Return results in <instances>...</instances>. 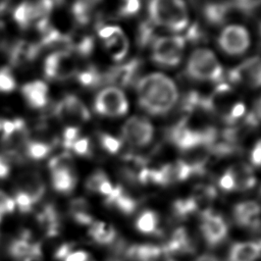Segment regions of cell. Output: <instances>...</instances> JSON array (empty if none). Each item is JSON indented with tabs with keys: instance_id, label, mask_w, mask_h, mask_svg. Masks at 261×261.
Instances as JSON below:
<instances>
[{
	"instance_id": "ffe728a7",
	"label": "cell",
	"mask_w": 261,
	"mask_h": 261,
	"mask_svg": "<svg viewBox=\"0 0 261 261\" xmlns=\"http://www.w3.org/2000/svg\"><path fill=\"white\" fill-rule=\"evenodd\" d=\"M37 221L47 237L57 236L60 229V221L56 209L52 205L44 206L37 214Z\"/></svg>"
},
{
	"instance_id": "83f0119b",
	"label": "cell",
	"mask_w": 261,
	"mask_h": 261,
	"mask_svg": "<svg viewBox=\"0 0 261 261\" xmlns=\"http://www.w3.org/2000/svg\"><path fill=\"white\" fill-rule=\"evenodd\" d=\"M102 0H76L72 6V13L79 23H87L92 10L101 3Z\"/></svg>"
},
{
	"instance_id": "ee69618b",
	"label": "cell",
	"mask_w": 261,
	"mask_h": 261,
	"mask_svg": "<svg viewBox=\"0 0 261 261\" xmlns=\"http://www.w3.org/2000/svg\"><path fill=\"white\" fill-rule=\"evenodd\" d=\"M219 187L226 192H230L236 190V181L233 178L232 173L230 172L229 169H227L223 175L219 179Z\"/></svg>"
},
{
	"instance_id": "8d00e7d4",
	"label": "cell",
	"mask_w": 261,
	"mask_h": 261,
	"mask_svg": "<svg viewBox=\"0 0 261 261\" xmlns=\"http://www.w3.org/2000/svg\"><path fill=\"white\" fill-rule=\"evenodd\" d=\"M100 143H101V146L111 154L117 153L121 146V142L119 140L107 134L100 135Z\"/></svg>"
},
{
	"instance_id": "d6986e66",
	"label": "cell",
	"mask_w": 261,
	"mask_h": 261,
	"mask_svg": "<svg viewBox=\"0 0 261 261\" xmlns=\"http://www.w3.org/2000/svg\"><path fill=\"white\" fill-rule=\"evenodd\" d=\"M259 254V242H240L231 246L227 261H256Z\"/></svg>"
},
{
	"instance_id": "11a10c76",
	"label": "cell",
	"mask_w": 261,
	"mask_h": 261,
	"mask_svg": "<svg viewBox=\"0 0 261 261\" xmlns=\"http://www.w3.org/2000/svg\"><path fill=\"white\" fill-rule=\"evenodd\" d=\"M166 261H175V260H172V259H171V260H166Z\"/></svg>"
},
{
	"instance_id": "8fae6325",
	"label": "cell",
	"mask_w": 261,
	"mask_h": 261,
	"mask_svg": "<svg viewBox=\"0 0 261 261\" xmlns=\"http://www.w3.org/2000/svg\"><path fill=\"white\" fill-rule=\"evenodd\" d=\"M55 114L65 122H81L90 119L88 108L73 95H67L55 106Z\"/></svg>"
},
{
	"instance_id": "f6af8a7d",
	"label": "cell",
	"mask_w": 261,
	"mask_h": 261,
	"mask_svg": "<svg viewBox=\"0 0 261 261\" xmlns=\"http://www.w3.org/2000/svg\"><path fill=\"white\" fill-rule=\"evenodd\" d=\"M71 148L76 154L81 156H87L90 154V142L86 138L76 140Z\"/></svg>"
},
{
	"instance_id": "db71d44e",
	"label": "cell",
	"mask_w": 261,
	"mask_h": 261,
	"mask_svg": "<svg viewBox=\"0 0 261 261\" xmlns=\"http://www.w3.org/2000/svg\"><path fill=\"white\" fill-rule=\"evenodd\" d=\"M2 121H3V120H1V119H0V129L2 128Z\"/></svg>"
},
{
	"instance_id": "f546056e",
	"label": "cell",
	"mask_w": 261,
	"mask_h": 261,
	"mask_svg": "<svg viewBox=\"0 0 261 261\" xmlns=\"http://www.w3.org/2000/svg\"><path fill=\"white\" fill-rule=\"evenodd\" d=\"M13 18L21 29L29 28L32 24V22L35 21L33 2H21L13 12Z\"/></svg>"
},
{
	"instance_id": "c3c4849f",
	"label": "cell",
	"mask_w": 261,
	"mask_h": 261,
	"mask_svg": "<svg viewBox=\"0 0 261 261\" xmlns=\"http://www.w3.org/2000/svg\"><path fill=\"white\" fill-rule=\"evenodd\" d=\"M63 261H89V254L85 251L71 252Z\"/></svg>"
},
{
	"instance_id": "9c48e42d",
	"label": "cell",
	"mask_w": 261,
	"mask_h": 261,
	"mask_svg": "<svg viewBox=\"0 0 261 261\" xmlns=\"http://www.w3.org/2000/svg\"><path fill=\"white\" fill-rule=\"evenodd\" d=\"M122 137L130 145L143 147L149 144L153 137V126L144 117L134 116L122 126Z\"/></svg>"
},
{
	"instance_id": "1f68e13d",
	"label": "cell",
	"mask_w": 261,
	"mask_h": 261,
	"mask_svg": "<svg viewBox=\"0 0 261 261\" xmlns=\"http://www.w3.org/2000/svg\"><path fill=\"white\" fill-rule=\"evenodd\" d=\"M108 206H113L119 212H121L125 215H129V214H133L135 212V210L137 209L138 203H137V200L135 198H133L132 196L126 194L124 192V190H122V192L117 197H115L108 204Z\"/></svg>"
},
{
	"instance_id": "277c9868",
	"label": "cell",
	"mask_w": 261,
	"mask_h": 261,
	"mask_svg": "<svg viewBox=\"0 0 261 261\" xmlns=\"http://www.w3.org/2000/svg\"><path fill=\"white\" fill-rule=\"evenodd\" d=\"M187 72L195 80L209 82L220 81L223 73L216 56L208 49H198L191 54Z\"/></svg>"
},
{
	"instance_id": "836d02e7",
	"label": "cell",
	"mask_w": 261,
	"mask_h": 261,
	"mask_svg": "<svg viewBox=\"0 0 261 261\" xmlns=\"http://www.w3.org/2000/svg\"><path fill=\"white\" fill-rule=\"evenodd\" d=\"M77 81L86 87H95L101 84L102 76L94 67H89L76 73Z\"/></svg>"
},
{
	"instance_id": "681fc988",
	"label": "cell",
	"mask_w": 261,
	"mask_h": 261,
	"mask_svg": "<svg viewBox=\"0 0 261 261\" xmlns=\"http://www.w3.org/2000/svg\"><path fill=\"white\" fill-rule=\"evenodd\" d=\"M251 160L252 163L255 166H259L260 165V161H261V145L260 142L258 141L251 153Z\"/></svg>"
},
{
	"instance_id": "e0dca14e",
	"label": "cell",
	"mask_w": 261,
	"mask_h": 261,
	"mask_svg": "<svg viewBox=\"0 0 261 261\" xmlns=\"http://www.w3.org/2000/svg\"><path fill=\"white\" fill-rule=\"evenodd\" d=\"M124 257L130 261H160L166 257L162 248L155 245H134L125 249Z\"/></svg>"
},
{
	"instance_id": "816d5d0a",
	"label": "cell",
	"mask_w": 261,
	"mask_h": 261,
	"mask_svg": "<svg viewBox=\"0 0 261 261\" xmlns=\"http://www.w3.org/2000/svg\"><path fill=\"white\" fill-rule=\"evenodd\" d=\"M71 253V246L68 244H64L58 248L55 253V257L59 260H64L65 257Z\"/></svg>"
},
{
	"instance_id": "4dcf8cb0",
	"label": "cell",
	"mask_w": 261,
	"mask_h": 261,
	"mask_svg": "<svg viewBox=\"0 0 261 261\" xmlns=\"http://www.w3.org/2000/svg\"><path fill=\"white\" fill-rule=\"evenodd\" d=\"M158 215L151 210L142 212L136 221L137 229L143 233H155L158 230Z\"/></svg>"
},
{
	"instance_id": "484cf974",
	"label": "cell",
	"mask_w": 261,
	"mask_h": 261,
	"mask_svg": "<svg viewBox=\"0 0 261 261\" xmlns=\"http://www.w3.org/2000/svg\"><path fill=\"white\" fill-rule=\"evenodd\" d=\"M69 213L73 220L80 224L90 225L94 221L89 211V204L83 198H76L70 202Z\"/></svg>"
},
{
	"instance_id": "44dd1931",
	"label": "cell",
	"mask_w": 261,
	"mask_h": 261,
	"mask_svg": "<svg viewBox=\"0 0 261 261\" xmlns=\"http://www.w3.org/2000/svg\"><path fill=\"white\" fill-rule=\"evenodd\" d=\"M39 46L27 41H19L14 45L10 53V61L13 65H21L32 61L39 52Z\"/></svg>"
},
{
	"instance_id": "52a82bcc",
	"label": "cell",
	"mask_w": 261,
	"mask_h": 261,
	"mask_svg": "<svg viewBox=\"0 0 261 261\" xmlns=\"http://www.w3.org/2000/svg\"><path fill=\"white\" fill-rule=\"evenodd\" d=\"M200 230L210 247L219 245L227 236V224L224 218L210 208L202 211Z\"/></svg>"
},
{
	"instance_id": "7402d4cb",
	"label": "cell",
	"mask_w": 261,
	"mask_h": 261,
	"mask_svg": "<svg viewBox=\"0 0 261 261\" xmlns=\"http://www.w3.org/2000/svg\"><path fill=\"white\" fill-rule=\"evenodd\" d=\"M52 186L55 191L60 193H70L76 182V177L72 168H61L51 171Z\"/></svg>"
},
{
	"instance_id": "d590c367",
	"label": "cell",
	"mask_w": 261,
	"mask_h": 261,
	"mask_svg": "<svg viewBox=\"0 0 261 261\" xmlns=\"http://www.w3.org/2000/svg\"><path fill=\"white\" fill-rule=\"evenodd\" d=\"M72 158L68 153H63L52 158L49 162L50 170H56L61 168H72Z\"/></svg>"
},
{
	"instance_id": "5b68a950",
	"label": "cell",
	"mask_w": 261,
	"mask_h": 261,
	"mask_svg": "<svg viewBox=\"0 0 261 261\" xmlns=\"http://www.w3.org/2000/svg\"><path fill=\"white\" fill-rule=\"evenodd\" d=\"M185 48V39L179 36H167L155 39L152 59L164 66H175L179 63Z\"/></svg>"
},
{
	"instance_id": "74e56055",
	"label": "cell",
	"mask_w": 261,
	"mask_h": 261,
	"mask_svg": "<svg viewBox=\"0 0 261 261\" xmlns=\"http://www.w3.org/2000/svg\"><path fill=\"white\" fill-rule=\"evenodd\" d=\"M15 209V203L13 198L6 195L4 192L0 191V222L2 218Z\"/></svg>"
},
{
	"instance_id": "603a6c76",
	"label": "cell",
	"mask_w": 261,
	"mask_h": 261,
	"mask_svg": "<svg viewBox=\"0 0 261 261\" xmlns=\"http://www.w3.org/2000/svg\"><path fill=\"white\" fill-rule=\"evenodd\" d=\"M90 237L100 245L111 244L116 238V231L113 226L103 221H93L90 224Z\"/></svg>"
},
{
	"instance_id": "ba28073f",
	"label": "cell",
	"mask_w": 261,
	"mask_h": 261,
	"mask_svg": "<svg viewBox=\"0 0 261 261\" xmlns=\"http://www.w3.org/2000/svg\"><path fill=\"white\" fill-rule=\"evenodd\" d=\"M44 70L48 79L63 81L76 72V63L69 52L58 51L46 58Z\"/></svg>"
},
{
	"instance_id": "7a4b0ae2",
	"label": "cell",
	"mask_w": 261,
	"mask_h": 261,
	"mask_svg": "<svg viewBox=\"0 0 261 261\" xmlns=\"http://www.w3.org/2000/svg\"><path fill=\"white\" fill-rule=\"evenodd\" d=\"M149 13L154 24L179 32L189 22L188 10L184 0H151Z\"/></svg>"
},
{
	"instance_id": "ac0fdd59",
	"label": "cell",
	"mask_w": 261,
	"mask_h": 261,
	"mask_svg": "<svg viewBox=\"0 0 261 261\" xmlns=\"http://www.w3.org/2000/svg\"><path fill=\"white\" fill-rule=\"evenodd\" d=\"M21 92L31 107L41 108L47 104L48 87L42 81H34L25 84Z\"/></svg>"
},
{
	"instance_id": "60d3db41",
	"label": "cell",
	"mask_w": 261,
	"mask_h": 261,
	"mask_svg": "<svg viewBox=\"0 0 261 261\" xmlns=\"http://www.w3.org/2000/svg\"><path fill=\"white\" fill-rule=\"evenodd\" d=\"M140 9V0H121L119 14L129 16L136 14Z\"/></svg>"
},
{
	"instance_id": "cb8c5ba5",
	"label": "cell",
	"mask_w": 261,
	"mask_h": 261,
	"mask_svg": "<svg viewBox=\"0 0 261 261\" xmlns=\"http://www.w3.org/2000/svg\"><path fill=\"white\" fill-rule=\"evenodd\" d=\"M105 47L108 50L111 57L119 61L121 60L127 53L128 50V42L125 38L123 32H119L110 38L105 40Z\"/></svg>"
},
{
	"instance_id": "6da1fadb",
	"label": "cell",
	"mask_w": 261,
	"mask_h": 261,
	"mask_svg": "<svg viewBox=\"0 0 261 261\" xmlns=\"http://www.w3.org/2000/svg\"><path fill=\"white\" fill-rule=\"evenodd\" d=\"M138 95L142 108L153 115L168 112L178 98L175 84L160 72L141 79L138 84Z\"/></svg>"
},
{
	"instance_id": "f35d334b",
	"label": "cell",
	"mask_w": 261,
	"mask_h": 261,
	"mask_svg": "<svg viewBox=\"0 0 261 261\" xmlns=\"http://www.w3.org/2000/svg\"><path fill=\"white\" fill-rule=\"evenodd\" d=\"M105 179H107V176L103 171H101V170L95 171L90 177H88V179L86 181V188L91 192L98 193V189H99L100 185Z\"/></svg>"
},
{
	"instance_id": "8992f818",
	"label": "cell",
	"mask_w": 261,
	"mask_h": 261,
	"mask_svg": "<svg viewBox=\"0 0 261 261\" xmlns=\"http://www.w3.org/2000/svg\"><path fill=\"white\" fill-rule=\"evenodd\" d=\"M94 108L105 116H121L127 112L128 104L125 95L116 87H107L96 97Z\"/></svg>"
},
{
	"instance_id": "9a60e30c",
	"label": "cell",
	"mask_w": 261,
	"mask_h": 261,
	"mask_svg": "<svg viewBox=\"0 0 261 261\" xmlns=\"http://www.w3.org/2000/svg\"><path fill=\"white\" fill-rule=\"evenodd\" d=\"M140 67V62L138 60H132L125 64L116 66L110 69L104 77H102V83L114 84L120 87L129 86L135 82L138 70Z\"/></svg>"
},
{
	"instance_id": "bcb514c9",
	"label": "cell",
	"mask_w": 261,
	"mask_h": 261,
	"mask_svg": "<svg viewBox=\"0 0 261 261\" xmlns=\"http://www.w3.org/2000/svg\"><path fill=\"white\" fill-rule=\"evenodd\" d=\"M10 173V160L5 156L0 154V179L6 178Z\"/></svg>"
},
{
	"instance_id": "f907efd6",
	"label": "cell",
	"mask_w": 261,
	"mask_h": 261,
	"mask_svg": "<svg viewBox=\"0 0 261 261\" xmlns=\"http://www.w3.org/2000/svg\"><path fill=\"white\" fill-rule=\"evenodd\" d=\"M113 188H114V187L111 185L110 180L107 178V179H105V180L100 185V187H99V189H98V193H100L101 195H103V196H105V197H108V196L112 193Z\"/></svg>"
},
{
	"instance_id": "4316f807",
	"label": "cell",
	"mask_w": 261,
	"mask_h": 261,
	"mask_svg": "<svg viewBox=\"0 0 261 261\" xmlns=\"http://www.w3.org/2000/svg\"><path fill=\"white\" fill-rule=\"evenodd\" d=\"M230 9L231 5L228 3H208L204 7V15L210 23L219 24L226 19Z\"/></svg>"
},
{
	"instance_id": "2e32d148",
	"label": "cell",
	"mask_w": 261,
	"mask_h": 261,
	"mask_svg": "<svg viewBox=\"0 0 261 261\" xmlns=\"http://www.w3.org/2000/svg\"><path fill=\"white\" fill-rule=\"evenodd\" d=\"M165 256L192 253L195 249L192 239L189 237L188 231L184 227L173 230L166 243L161 246Z\"/></svg>"
},
{
	"instance_id": "f5cc1de1",
	"label": "cell",
	"mask_w": 261,
	"mask_h": 261,
	"mask_svg": "<svg viewBox=\"0 0 261 261\" xmlns=\"http://www.w3.org/2000/svg\"><path fill=\"white\" fill-rule=\"evenodd\" d=\"M9 2H10V0H0V13L3 12L7 8Z\"/></svg>"
},
{
	"instance_id": "ab89813d",
	"label": "cell",
	"mask_w": 261,
	"mask_h": 261,
	"mask_svg": "<svg viewBox=\"0 0 261 261\" xmlns=\"http://www.w3.org/2000/svg\"><path fill=\"white\" fill-rule=\"evenodd\" d=\"M246 111V107L243 103L238 102L231 106L229 111L223 116V119L227 123H233L236 120H238L240 117L244 115Z\"/></svg>"
},
{
	"instance_id": "7dc6e473",
	"label": "cell",
	"mask_w": 261,
	"mask_h": 261,
	"mask_svg": "<svg viewBox=\"0 0 261 261\" xmlns=\"http://www.w3.org/2000/svg\"><path fill=\"white\" fill-rule=\"evenodd\" d=\"M121 31H122V30H121L119 27H116V25H108V27H103V28H101V29L98 31V33H99V36H100L102 39L106 40V39L110 38L111 36H113V35L119 33V32H121Z\"/></svg>"
},
{
	"instance_id": "4fadbf2b",
	"label": "cell",
	"mask_w": 261,
	"mask_h": 261,
	"mask_svg": "<svg viewBox=\"0 0 261 261\" xmlns=\"http://www.w3.org/2000/svg\"><path fill=\"white\" fill-rule=\"evenodd\" d=\"M8 253L15 261H37L42 254L40 244L32 241L29 234L12 241Z\"/></svg>"
},
{
	"instance_id": "3957f363",
	"label": "cell",
	"mask_w": 261,
	"mask_h": 261,
	"mask_svg": "<svg viewBox=\"0 0 261 261\" xmlns=\"http://www.w3.org/2000/svg\"><path fill=\"white\" fill-rule=\"evenodd\" d=\"M45 194V184L39 173H21L15 182L14 203L21 213H29Z\"/></svg>"
},
{
	"instance_id": "7bdbcfd3",
	"label": "cell",
	"mask_w": 261,
	"mask_h": 261,
	"mask_svg": "<svg viewBox=\"0 0 261 261\" xmlns=\"http://www.w3.org/2000/svg\"><path fill=\"white\" fill-rule=\"evenodd\" d=\"M153 39V25L151 23H144L140 28L138 42L142 46L146 45Z\"/></svg>"
},
{
	"instance_id": "b9f144b4",
	"label": "cell",
	"mask_w": 261,
	"mask_h": 261,
	"mask_svg": "<svg viewBox=\"0 0 261 261\" xmlns=\"http://www.w3.org/2000/svg\"><path fill=\"white\" fill-rule=\"evenodd\" d=\"M77 138H79V128L73 125L67 126L63 132V146L65 148H71L74 142L77 140Z\"/></svg>"
},
{
	"instance_id": "5bb4252c",
	"label": "cell",
	"mask_w": 261,
	"mask_h": 261,
	"mask_svg": "<svg viewBox=\"0 0 261 261\" xmlns=\"http://www.w3.org/2000/svg\"><path fill=\"white\" fill-rule=\"evenodd\" d=\"M233 218L237 224L242 227L257 230L260 227V208L255 201H244L236 204Z\"/></svg>"
},
{
	"instance_id": "7c38bea8",
	"label": "cell",
	"mask_w": 261,
	"mask_h": 261,
	"mask_svg": "<svg viewBox=\"0 0 261 261\" xmlns=\"http://www.w3.org/2000/svg\"><path fill=\"white\" fill-rule=\"evenodd\" d=\"M231 82L244 83L250 87L260 86V60L258 56L252 57L228 72Z\"/></svg>"
},
{
	"instance_id": "f1b7e54d",
	"label": "cell",
	"mask_w": 261,
	"mask_h": 261,
	"mask_svg": "<svg viewBox=\"0 0 261 261\" xmlns=\"http://www.w3.org/2000/svg\"><path fill=\"white\" fill-rule=\"evenodd\" d=\"M199 208L200 206L193 196L184 199H178L172 205L173 214L179 219H185L190 215L196 213L199 210Z\"/></svg>"
},
{
	"instance_id": "d6a6232c",
	"label": "cell",
	"mask_w": 261,
	"mask_h": 261,
	"mask_svg": "<svg viewBox=\"0 0 261 261\" xmlns=\"http://www.w3.org/2000/svg\"><path fill=\"white\" fill-rule=\"evenodd\" d=\"M25 152L27 155L35 160H40L45 158L49 152L51 147L44 142L40 141H33V142H27L25 143Z\"/></svg>"
},
{
	"instance_id": "e575fe53",
	"label": "cell",
	"mask_w": 261,
	"mask_h": 261,
	"mask_svg": "<svg viewBox=\"0 0 261 261\" xmlns=\"http://www.w3.org/2000/svg\"><path fill=\"white\" fill-rule=\"evenodd\" d=\"M15 80L10 70L6 67L0 68V92H11L15 89Z\"/></svg>"
},
{
	"instance_id": "30bf717a",
	"label": "cell",
	"mask_w": 261,
	"mask_h": 261,
	"mask_svg": "<svg viewBox=\"0 0 261 261\" xmlns=\"http://www.w3.org/2000/svg\"><path fill=\"white\" fill-rule=\"evenodd\" d=\"M218 43L225 53L240 55L248 49L250 37L245 28L241 25H228L222 31Z\"/></svg>"
},
{
	"instance_id": "d4e9b609",
	"label": "cell",
	"mask_w": 261,
	"mask_h": 261,
	"mask_svg": "<svg viewBox=\"0 0 261 261\" xmlns=\"http://www.w3.org/2000/svg\"><path fill=\"white\" fill-rule=\"evenodd\" d=\"M236 181V190H249L256 184L252 169L246 164L234 165L229 168Z\"/></svg>"
}]
</instances>
